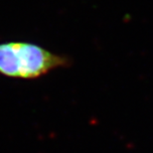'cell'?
<instances>
[{
	"mask_svg": "<svg viewBox=\"0 0 153 153\" xmlns=\"http://www.w3.org/2000/svg\"><path fill=\"white\" fill-rule=\"evenodd\" d=\"M69 60L28 42L0 43V75L15 79H36L64 68Z\"/></svg>",
	"mask_w": 153,
	"mask_h": 153,
	"instance_id": "cell-1",
	"label": "cell"
}]
</instances>
